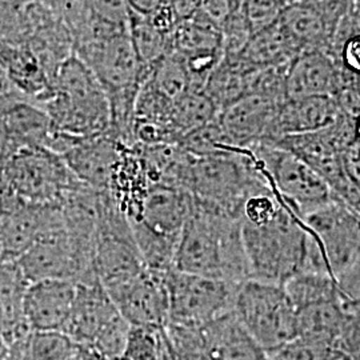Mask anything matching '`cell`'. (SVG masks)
<instances>
[{
    "instance_id": "cell-37",
    "label": "cell",
    "mask_w": 360,
    "mask_h": 360,
    "mask_svg": "<svg viewBox=\"0 0 360 360\" xmlns=\"http://www.w3.org/2000/svg\"><path fill=\"white\" fill-rule=\"evenodd\" d=\"M167 0H129V11L150 18Z\"/></svg>"
},
{
    "instance_id": "cell-6",
    "label": "cell",
    "mask_w": 360,
    "mask_h": 360,
    "mask_svg": "<svg viewBox=\"0 0 360 360\" xmlns=\"http://www.w3.org/2000/svg\"><path fill=\"white\" fill-rule=\"evenodd\" d=\"M251 151L255 167L272 193L297 217L333 200L328 184L295 155L266 143H257Z\"/></svg>"
},
{
    "instance_id": "cell-12",
    "label": "cell",
    "mask_w": 360,
    "mask_h": 360,
    "mask_svg": "<svg viewBox=\"0 0 360 360\" xmlns=\"http://www.w3.org/2000/svg\"><path fill=\"white\" fill-rule=\"evenodd\" d=\"M124 146L107 132L92 138H77L60 156L83 184L105 193L110 190Z\"/></svg>"
},
{
    "instance_id": "cell-25",
    "label": "cell",
    "mask_w": 360,
    "mask_h": 360,
    "mask_svg": "<svg viewBox=\"0 0 360 360\" xmlns=\"http://www.w3.org/2000/svg\"><path fill=\"white\" fill-rule=\"evenodd\" d=\"M7 122L16 134L34 143L35 147L49 150L53 136V126L47 112L27 104H19L8 111Z\"/></svg>"
},
{
    "instance_id": "cell-11",
    "label": "cell",
    "mask_w": 360,
    "mask_h": 360,
    "mask_svg": "<svg viewBox=\"0 0 360 360\" xmlns=\"http://www.w3.org/2000/svg\"><path fill=\"white\" fill-rule=\"evenodd\" d=\"M346 8L347 0H306L285 8L279 23L297 51H328Z\"/></svg>"
},
{
    "instance_id": "cell-34",
    "label": "cell",
    "mask_w": 360,
    "mask_h": 360,
    "mask_svg": "<svg viewBox=\"0 0 360 360\" xmlns=\"http://www.w3.org/2000/svg\"><path fill=\"white\" fill-rule=\"evenodd\" d=\"M346 79H360V34L346 39L335 56Z\"/></svg>"
},
{
    "instance_id": "cell-7",
    "label": "cell",
    "mask_w": 360,
    "mask_h": 360,
    "mask_svg": "<svg viewBox=\"0 0 360 360\" xmlns=\"http://www.w3.org/2000/svg\"><path fill=\"white\" fill-rule=\"evenodd\" d=\"M166 288L167 324L199 328L233 311L239 284L171 270Z\"/></svg>"
},
{
    "instance_id": "cell-28",
    "label": "cell",
    "mask_w": 360,
    "mask_h": 360,
    "mask_svg": "<svg viewBox=\"0 0 360 360\" xmlns=\"http://www.w3.org/2000/svg\"><path fill=\"white\" fill-rule=\"evenodd\" d=\"M335 346L296 336L266 354L269 360H331Z\"/></svg>"
},
{
    "instance_id": "cell-9",
    "label": "cell",
    "mask_w": 360,
    "mask_h": 360,
    "mask_svg": "<svg viewBox=\"0 0 360 360\" xmlns=\"http://www.w3.org/2000/svg\"><path fill=\"white\" fill-rule=\"evenodd\" d=\"M300 219L314 235L334 279L360 257V215L334 196Z\"/></svg>"
},
{
    "instance_id": "cell-29",
    "label": "cell",
    "mask_w": 360,
    "mask_h": 360,
    "mask_svg": "<svg viewBox=\"0 0 360 360\" xmlns=\"http://www.w3.org/2000/svg\"><path fill=\"white\" fill-rule=\"evenodd\" d=\"M162 330L163 328L131 326L120 358L123 360H158Z\"/></svg>"
},
{
    "instance_id": "cell-17",
    "label": "cell",
    "mask_w": 360,
    "mask_h": 360,
    "mask_svg": "<svg viewBox=\"0 0 360 360\" xmlns=\"http://www.w3.org/2000/svg\"><path fill=\"white\" fill-rule=\"evenodd\" d=\"M342 114L334 96H311L284 101L276 111L267 135L260 143H272L283 136L326 129Z\"/></svg>"
},
{
    "instance_id": "cell-39",
    "label": "cell",
    "mask_w": 360,
    "mask_h": 360,
    "mask_svg": "<svg viewBox=\"0 0 360 360\" xmlns=\"http://www.w3.org/2000/svg\"><path fill=\"white\" fill-rule=\"evenodd\" d=\"M158 360H176L174 356V352L168 343L167 336L165 333V328L160 333V347H159V358Z\"/></svg>"
},
{
    "instance_id": "cell-23",
    "label": "cell",
    "mask_w": 360,
    "mask_h": 360,
    "mask_svg": "<svg viewBox=\"0 0 360 360\" xmlns=\"http://www.w3.org/2000/svg\"><path fill=\"white\" fill-rule=\"evenodd\" d=\"M218 114V107L208 98L205 91H187L172 107V129L180 141L186 134L215 120Z\"/></svg>"
},
{
    "instance_id": "cell-30",
    "label": "cell",
    "mask_w": 360,
    "mask_h": 360,
    "mask_svg": "<svg viewBox=\"0 0 360 360\" xmlns=\"http://www.w3.org/2000/svg\"><path fill=\"white\" fill-rule=\"evenodd\" d=\"M294 0H242V10L252 35L276 23Z\"/></svg>"
},
{
    "instance_id": "cell-18",
    "label": "cell",
    "mask_w": 360,
    "mask_h": 360,
    "mask_svg": "<svg viewBox=\"0 0 360 360\" xmlns=\"http://www.w3.org/2000/svg\"><path fill=\"white\" fill-rule=\"evenodd\" d=\"M198 330L210 360H269L233 311Z\"/></svg>"
},
{
    "instance_id": "cell-33",
    "label": "cell",
    "mask_w": 360,
    "mask_h": 360,
    "mask_svg": "<svg viewBox=\"0 0 360 360\" xmlns=\"http://www.w3.org/2000/svg\"><path fill=\"white\" fill-rule=\"evenodd\" d=\"M91 15L107 25L129 28V0H91Z\"/></svg>"
},
{
    "instance_id": "cell-8",
    "label": "cell",
    "mask_w": 360,
    "mask_h": 360,
    "mask_svg": "<svg viewBox=\"0 0 360 360\" xmlns=\"http://www.w3.org/2000/svg\"><path fill=\"white\" fill-rule=\"evenodd\" d=\"M15 193L32 205H59L83 186L60 155L34 147L15 156L8 169Z\"/></svg>"
},
{
    "instance_id": "cell-10",
    "label": "cell",
    "mask_w": 360,
    "mask_h": 360,
    "mask_svg": "<svg viewBox=\"0 0 360 360\" xmlns=\"http://www.w3.org/2000/svg\"><path fill=\"white\" fill-rule=\"evenodd\" d=\"M103 287L120 315L131 326L151 328L167 326L166 274L144 267Z\"/></svg>"
},
{
    "instance_id": "cell-15",
    "label": "cell",
    "mask_w": 360,
    "mask_h": 360,
    "mask_svg": "<svg viewBox=\"0 0 360 360\" xmlns=\"http://www.w3.org/2000/svg\"><path fill=\"white\" fill-rule=\"evenodd\" d=\"M77 282L44 279L31 282L22 307L27 323L37 333L63 331L77 297Z\"/></svg>"
},
{
    "instance_id": "cell-32",
    "label": "cell",
    "mask_w": 360,
    "mask_h": 360,
    "mask_svg": "<svg viewBox=\"0 0 360 360\" xmlns=\"http://www.w3.org/2000/svg\"><path fill=\"white\" fill-rule=\"evenodd\" d=\"M220 32L223 56H239L252 37L242 6L231 13V16L221 27Z\"/></svg>"
},
{
    "instance_id": "cell-16",
    "label": "cell",
    "mask_w": 360,
    "mask_h": 360,
    "mask_svg": "<svg viewBox=\"0 0 360 360\" xmlns=\"http://www.w3.org/2000/svg\"><path fill=\"white\" fill-rule=\"evenodd\" d=\"M281 104L251 92L219 111L217 119L235 147L251 148L264 139Z\"/></svg>"
},
{
    "instance_id": "cell-13",
    "label": "cell",
    "mask_w": 360,
    "mask_h": 360,
    "mask_svg": "<svg viewBox=\"0 0 360 360\" xmlns=\"http://www.w3.org/2000/svg\"><path fill=\"white\" fill-rule=\"evenodd\" d=\"M193 202V195L183 187L154 183L144 193L138 214L129 219V223L138 224L156 235L179 240Z\"/></svg>"
},
{
    "instance_id": "cell-1",
    "label": "cell",
    "mask_w": 360,
    "mask_h": 360,
    "mask_svg": "<svg viewBox=\"0 0 360 360\" xmlns=\"http://www.w3.org/2000/svg\"><path fill=\"white\" fill-rule=\"evenodd\" d=\"M242 227V219L193 198L191 212L180 232L175 270L231 283L248 281Z\"/></svg>"
},
{
    "instance_id": "cell-22",
    "label": "cell",
    "mask_w": 360,
    "mask_h": 360,
    "mask_svg": "<svg viewBox=\"0 0 360 360\" xmlns=\"http://www.w3.org/2000/svg\"><path fill=\"white\" fill-rule=\"evenodd\" d=\"M296 311L326 302H347L334 278L323 274L302 272L283 284Z\"/></svg>"
},
{
    "instance_id": "cell-38",
    "label": "cell",
    "mask_w": 360,
    "mask_h": 360,
    "mask_svg": "<svg viewBox=\"0 0 360 360\" xmlns=\"http://www.w3.org/2000/svg\"><path fill=\"white\" fill-rule=\"evenodd\" d=\"M347 15L356 34H360V0H347Z\"/></svg>"
},
{
    "instance_id": "cell-5",
    "label": "cell",
    "mask_w": 360,
    "mask_h": 360,
    "mask_svg": "<svg viewBox=\"0 0 360 360\" xmlns=\"http://www.w3.org/2000/svg\"><path fill=\"white\" fill-rule=\"evenodd\" d=\"M233 312L266 352L297 336V311L281 284L255 279L239 284Z\"/></svg>"
},
{
    "instance_id": "cell-2",
    "label": "cell",
    "mask_w": 360,
    "mask_h": 360,
    "mask_svg": "<svg viewBox=\"0 0 360 360\" xmlns=\"http://www.w3.org/2000/svg\"><path fill=\"white\" fill-rule=\"evenodd\" d=\"M47 114L56 132L92 138L110 132V104L102 86L77 56L65 59L56 72Z\"/></svg>"
},
{
    "instance_id": "cell-36",
    "label": "cell",
    "mask_w": 360,
    "mask_h": 360,
    "mask_svg": "<svg viewBox=\"0 0 360 360\" xmlns=\"http://www.w3.org/2000/svg\"><path fill=\"white\" fill-rule=\"evenodd\" d=\"M202 0H169V6L175 13L178 22L193 18L199 11Z\"/></svg>"
},
{
    "instance_id": "cell-21",
    "label": "cell",
    "mask_w": 360,
    "mask_h": 360,
    "mask_svg": "<svg viewBox=\"0 0 360 360\" xmlns=\"http://www.w3.org/2000/svg\"><path fill=\"white\" fill-rule=\"evenodd\" d=\"M299 51L279 20L254 34L239 58L251 68L262 70L276 65H290Z\"/></svg>"
},
{
    "instance_id": "cell-4",
    "label": "cell",
    "mask_w": 360,
    "mask_h": 360,
    "mask_svg": "<svg viewBox=\"0 0 360 360\" xmlns=\"http://www.w3.org/2000/svg\"><path fill=\"white\" fill-rule=\"evenodd\" d=\"M129 324L98 279L77 282V297L63 334L101 360L122 355Z\"/></svg>"
},
{
    "instance_id": "cell-14",
    "label": "cell",
    "mask_w": 360,
    "mask_h": 360,
    "mask_svg": "<svg viewBox=\"0 0 360 360\" xmlns=\"http://www.w3.org/2000/svg\"><path fill=\"white\" fill-rule=\"evenodd\" d=\"M347 82L339 63L324 50L299 52L285 74V101L336 96Z\"/></svg>"
},
{
    "instance_id": "cell-24",
    "label": "cell",
    "mask_w": 360,
    "mask_h": 360,
    "mask_svg": "<svg viewBox=\"0 0 360 360\" xmlns=\"http://www.w3.org/2000/svg\"><path fill=\"white\" fill-rule=\"evenodd\" d=\"M146 82L172 102H176L187 91H190V77L186 65L181 56L174 49L154 65Z\"/></svg>"
},
{
    "instance_id": "cell-19",
    "label": "cell",
    "mask_w": 360,
    "mask_h": 360,
    "mask_svg": "<svg viewBox=\"0 0 360 360\" xmlns=\"http://www.w3.org/2000/svg\"><path fill=\"white\" fill-rule=\"evenodd\" d=\"M347 302H326L297 309V336L323 345H339L347 328Z\"/></svg>"
},
{
    "instance_id": "cell-35",
    "label": "cell",
    "mask_w": 360,
    "mask_h": 360,
    "mask_svg": "<svg viewBox=\"0 0 360 360\" xmlns=\"http://www.w3.org/2000/svg\"><path fill=\"white\" fill-rule=\"evenodd\" d=\"M242 6V0H202L199 13L221 30L231 13Z\"/></svg>"
},
{
    "instance_id": "cell-27",
    "label": "cell",
    "mask_w": 360,
    "mask_h": 360,
    "mask_svg": "<svg viewBox=\"0 0 360 360\" xmlns=\"http://www.w3.org/2000/svg\"><path fill=\"white\" fill-rule=\"evenodd\" d=\"M282 208V202L271 188L259 190L245 198L242 206V220L245 224L262 227L270 224Z\"/></svg>"
},
{
    "instance_id": "cell-41",
    "label": "cell",
    "mask_w": 360,
    "mask_h": 360,
    "mask_svg": "<svg viewBox=\"0 0 360 360\" xmlns=\"http://www.w3.org/2000/svg\"><path fill=\"white\" fill-rule=\"evenodd\" d=\"M105 360H123L120 356H117V358H112V359H105Z\"/></svg>"
},
{
    "instance_id": "cell-3",
    "label": "cell",
    "mask_w": 360,
    "mask_h": 360,
    "mask_svg": "<svg viewBox=\"0 0 360 360\" xmlns=\"http://www.w3.org/2000/svg\"><path fill=\"white\" fill-rule=\"evenodd\" d=\"M242 233L250 279L283 285L306 271L311 235L300 217L283 203L270 224L243 223Z\"/></svg>"
},
{
    "instance_id": "cell-42",
    "label": "cell",
    "mask_w": 360,
    "mask_h": 360,
    "mask_svg": "<svg viewBox=\"0 0 360 360\" xmlns=\"http://www.w3.org/2000/svg\"><path fill=\"white\" fill-rule=\"evenodd\" d=\"M74 360H77V358H75V359H74Z\"/></svg>"
},
{
    "instance_id": "cell-31",
    "label": "cell",
    "mask_w": 360,
    "mask_h": 360,
    "mask_svg": "<svg viewBox=\"0 0 360 360\" xmlns=\"http://www.w3.org/2000/svg\"><path fill=\"white\" fill-rule=\"evenodd\" d=\"M8 68L18 86L28 92L46 90V77L38 59L28 52H16L8 59Z\"/></svg>"
},
{
    "instance_id": "cell-40",
    "label": "cell",
    "mask_w": 360,
    "mask_h": 360,
    "mask_svg": "<svg viewBox=\"0 0 360 360\" xmlns=\"http://www.w3.org/2000/svg\"><path fill=\"white\" fill-rule=\"evenodd\" d=\"M355 138L356 142L360 143V116L355 119Z\"/></svg>"
},
{
    "instance_id": "cell-26",
    "label": "cell",
    "mask_w": 360,
    "mask_h": 360,
    "mask_svg": "<svg viewBox=\"0 0 360 360\" xmlns=\"http://www.w3.org/2000/svg\"><path fill=\"white\" fill-rule=\"evenodd\" d=\"M79 347L60 331L37 333L28 345L30 360H74Z\"/></svg>"
},
{
    "instance_id": "cell-20",
    "label": "cell",
    "mask_w": 360,
    "mask_h": 360,
    "mask_svg": "<svg viewBox=\"0 0 360 360\" xmlns=\"http://www.w3.org/2000/svg\"><path fill=\"white\" fill-rule=\"evenodd\" d=\"M255 72L257 70L245 65L239 56H223L207 80L205 92L221 111L251 92Z\"/></svg>"
}]
</instances>
